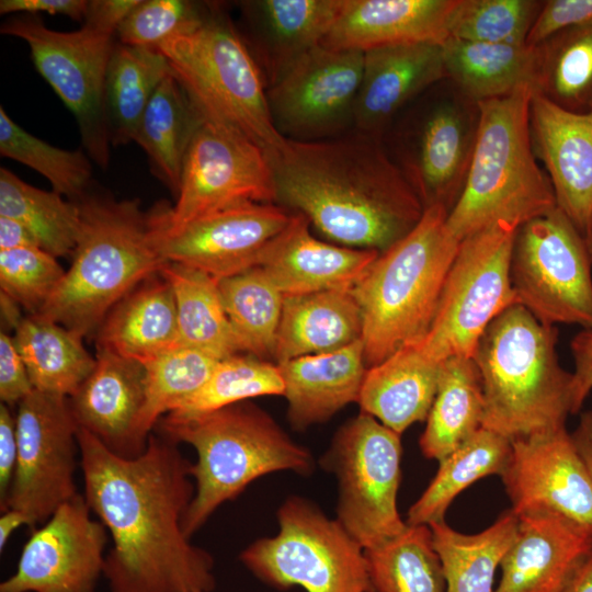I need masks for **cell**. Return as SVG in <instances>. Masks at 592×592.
Here are the masks:
<instances>
[{
	"mask_svg": "<svg viewBox=\"0 0 592 592\" xmlns=\"http://www.w3.org/2000/svg\"><path fill=\"white\" fill-rule=\"evenodd\" d=\"M83 497L110 532L103 574L112 592H212L214 560L182 530L194 496L191 463L178 444L150 434L124 457L79 428Z\"/></svg>",
	"mask_w": 592,
	"mask_h": 592,
	"instance_id": "6da1fadb",
	"label": "cell"
},
{
	"mask_svg": "<svg viewBox=\"0 0 592 592\" xmlns=\"http://www.w3.org/2000/svg\"><path fill=\"white\" fill-rule=\"evenodd\" d=\"M272 167L276 202L339 246L384 252L424 213L378 136L355 130L321 140L287 139Z\"/></svg>",
	"mask_w": 592,
	"mask_h": 592,
	"instance_id": "7a4b0ae2",
	"label": "cell"
},
{
	"mask_svg": "<svg viewBox=\"0 0 592 592\" xmlns=\"http://www.w3.org/2000/svg\"><path fill=\"white\" fill-rule=\"evenodd\" d=\"M81 231L72 262L36 314L82 337L98 330L111 309L167 261L139 201L89 192L78 202Z\"/></svg>",
	"mask_w": 592,
	"mask_h": 592,
	"instance_id": "3957f363",
	"label": "cell"
},
{
	"mask_svg": "<svg viewBox=\"0 0 592 592\" xmlns=\"http://www.w3.org/2000/svg\"><path fill=\"white\" fill-rule=\"evenodd\" d=\"M157 425L162 436L196 452V462L190 465L194 496L182 520L187 538L219 505L259 477L281 470L299 475L314 470L311 453L249 400L194 415L168 413Z\"/></svg>",
	"mask_w": 592,
	"mask_h": 592,
	"instance_id": "277c9868",
	"label": "cell"
},
{
	"mask_svg": "<svg viewBox=\"0 0 592 592\" xmlns=\"http://www.w3.org/2000/svg\"><path fill=\"white\" fill-rule=\"evenodd\" d=\"M558 331L514 304L496 317L473 356L482 383V428L513 441L556 431L572 413V373L556 353Z\"/></svg>",
	"mask_w": 592,
	"mask_h": 592,
	"instance_id": "5b68a950",
	"label": "cell"
},
{
	"mask_svg": "<svg viewBox=\"0 0 592 592\" xmlns=\"http://www.w3.org/2000/svg\"><path fill=\"white\" fill-rule=\"evenodd\" d=\"M447 214L443 206L425 208L415 227L380 252L353 286L367 367L428 333L460 243L446 226Z\"/></svg>",
	"mask_w": 592,
	"mask_h": 592,
	"instance_id": "8992f818",
	"label": "cell"
},
{
	"mask_svg": "<svg viewBox=\"0 0 592 592\" xmlns=\"http://www.w3.org/2000/svg\"><path fill=\"white\" fill-rule=\"evenodd\" d=\"M533 89L478 102L476 146L463 192L446 226L459 241L499 220L517 228L557 207L548 174L534 152L530 105Z\"/></svg>",
	"mask_w": 592,
	"mask_h": 592,
	"instance_id": "52a82bcc",
	"label": "cell"
},
{
	"mask_svg": "<svg viewBox=\"0 0 592 592\" xmlns=\"http://www.w3.org/2000/svg\"><path fill=\"white\" fill-rule=\"evenodd\" d=\"M158 49L202 114L243 134L271 163L281 156L287 138L271 116L263 73L225 12L213 4L202 24Z\"/></svg>",
	"mask_w": 592,
	"mask_h": 592,
	"instance_id": "ba28073f",
	"label": "cell"
},
{
	"mask_svg": "<svg viewBox=\"0 0 592 592\" xmlns=\"http://www.w3.org/2000/svg\"><path fill=\"white\" fill-rule=\"evenodd\" d=\"M278 533L250 544L241 562L277 588L307 592H373L364 548L337 519L291 497L277 510Z\"/></svg>",
	"mask_w": 592,
	"mask_h": 592,
	"instance_id": "9c48e42d",
	"label": "cell"
},
{
	"mask_svg": "<svg viewBox=\"0 0 592 592\" xmlns=\"http://www.w3.org/2000/svg\"><path fill=\"white\" fill-rule=\"evenodd\" d=\"M516 229L499 220L460 241L434 319L419 341L432 358L473 357L490 322L519 304L510 276Z\"/></svg>",
	"mask_w": 592,
	"mask_h": 592,
	"instance_id": "30bf717a",
	"label": "cell"
},
{
	"mask_svg": "<svg viewBox=\"0 0 592 592\" xmlns=\"http://www.w3.org/2000/svg\"><path fill=\"white\" fill-rule=\"evenodd\" d=\"M400 434L362 412L335 433L321 464L338 480L339 523L365 549L402 533L397 509Z\"/></svg>",
	"mask_w": 592,
	"mask_h": 592,
	"instance_id": "8fae6325",
	"label": "cell"
},
{
	"mask_svg": "<svg viewBox=\"0 0 592 592\" xmlns=\"http://www.w3.org/2000/svg\"><path fill=\"white\" fill-rule=\"evenodd\" d=\"M591 266L583 235L558 206L516 229L512 287L540 322L592 330Z\"/></svg>",
	"mask_w": 592,
	"mask_h": 592,
	"instance_id": "7c38bea8",
	"label": "cell"
},
{
	"mask_svg": "<svg viewBox=\"0 0 592 592\" xmlns=\"http://www.w3.org/2000/svg\"><path fill=\"white\" fill-rule=\"evenodd\" d=\"M275 201L274 171L266 153L240 132L200 112L177 202L172 207L157 206L150 215L158 227L177 229L230 206Z\"/></svg>",
	"mask_w": 592,
	"mask_h": 592,
	"instance_id": "4fadbf2b",
	"label": "cell"
},
{
	"mask_svg": "<svg viewBox=\"0 0 592 592\" xmlns=\"http://www.w3.org/2000/svg\"><path fill=\"white\" fill-rule=\"evenodd\" d=\"M1 33L29 45L35 68L73 114L88 156L106 168L112 145L104 92L115 34L87 23L72 32L55 31L34 14L10 19Z\"/></svg>",
	"mask_w": 592,
	"mask_h": 592,
	"instance_id": "5bb4252c",
	"label": "cell"
},
{
	"mask_svg": "<svg viewBox=\"0 0 592 592\" xmlns=\"http://www.w3.org/2000/svg\"><path fill=\"white\" fill-rule=\"evenodd\" d=\"M15 417L18 460L7 510L24 512L35 526L79 493V425L69 398L35 389L19 402Z\"/></svg>",
	"mask_w": 592,
	"mask_h": 592,
	"instance_id": "9a60e30c",
	"label": "cell"
},
{
	"mask_svg": "<svg viewBox=\"0 0 592 592\" xmlns=\"http://www.w3.org/2000/svg\"><path fill=\"white\" fill-rule=\"evenodd\" d=\"M479 119L478 103L445 80L407 129L397 166L424 209L439 205L449 212L456 204L468 175Z\"/></svg>",
	"mask_w": 592,
	"mask_h": 592,
	"instance_id": "2e32d148",
	"label": "cell"
},
{
	"mask_svg": "<svg viewBox=\"0 0 592 592\" xmlns=\"http://www.w3.org/2000/svg\"><path fill=\"white\" fill-rule=\"evenodd\" d=\"M364 53L319 45L293 62L271 86L267 102L287 139H328L350 122L362 80Z\"/></svg>",
	"mask_w": 592,
	"mask_h": 592,
	"instance_id": "e0dca14e",
	"label": "cell"
},
{
	"mask_svg": "<svg viewBox=\"0 0 592 592\" xmlns=\"http://www.w3.org/2000/svg\"><path fill=\"white\" fill-rule=\"evenodd\" d=\"M291 213L274 203H244L152 235L161 257L223 280L259 266L271 241L288 225Z\"/></svg>",
	"mask_w": 592,
	"mask_h": 592,
	"instance_id": "ac0fdd59",
	"label": "cell"
},
{
	"mask_svg": "<svg viewBox=\"0 0 592 592\" xmlns=\"http://www.w3.org/2000/svg\"><path fill=\"white\" fill-rule=\"evenodd\" d=\"M91 513L83 494L62 503L33 532L0 592H94L107 535Z\"/></svg>",
	"mask_w": 592,
	"mask_h": 592,
	"instance_id": "d6986e66",
	"label": "cell"
},
{
	"mask_svg": "<svg viewBox=\"0 0 592 592\" xmlns=\"http://www.w3.org/2000/svg\"><path fill=\"white\" fill-rule=\"evenodd\" d=\"M511 442L501 477L512 511L557 515L592 536V478L566 428Z\"/></svg>",
	"mask_w": 592,
	"mask_h": 592,
	"instance_id": "ffe728a7",
	"label": "cell"
},
{
	"mask_svg": "<svg viewBox=\"0 0 592 592\" xmlns=\"http://www.w3.org/2000/svg\"><path fill=\"white\" fill-rule=\"evenodd\" d=\"M530 128L557 206L583 235L592 214V111H566L533 93Z\"/></svg>",
	"mask_w": 592,
	"mask_h": 592,
	"instance_id": "44dd1931",
	"label": "cell"
},
{
	"mask_svg": "<svg viewBox=\"0 0 592 592\" xmlns=\"http://www.w3.org/2000/svg\"><path fill=\"white\" fill-rule=\"evenodd\" d=\"M145 365L96 349L95 365L69 398L79 428L124 457L140 455L146 446L136 426L145 401Z\"/></svg>",
	"mask_w": 592,
	"mask_h": 592,
	"instance_id": "7402d4cb",
	"label": "cell"
},
{
	"mask_svg": "<svg viewBox=\"0 0 592 592\" xmlns=\"http://www.w3.org/2000/svg\"><path fill=\"white\" fill-rule=\"evenodd\" d=\"M444 80L442 44H399L364 52L355 130L380 137L406 104Z\"/></svg>",
	"mask_w": 592,
	"mask_h": 592,
	"instance_id": "603a6c76",
	"label": "cell"
},
{
	"mask_svg": "<svg viewBox=\"0 0 592 592\" xmlns=\"http://www.w3.org/2000/svg\"><path fill=\"white\" fill-rule=\"evenodd\" d=\"M379 252L323 242L303 214L271 241L259 266L284 296L352 289Z\"/></svg>",
	"mask_w": 592,
	"mask_h": 592,
	"instance_id": "cb8c5ba5",
	"label": "cell"
},
{
	"mask_svg": "<svg viewBox=\"0 0 592 592\" xmlns=\"http://www.w3.org/2000/svg\"><path fill=\"white\" fill-rule=\"evenodd\" d=\"M592 550V536L553 514L519 516L494 592H560Z\"/></svg>",
	"mask_w": 592,
	"mask_h": 592,
	"instance_id": "d4e9b609",
	"label": "cell"
},
{
	"mask_svg": "<svg viewBox=\"0 0 592 592\" xmlns=\"http://www.w3.org/2000/svg\"><path fill=\"white\" fill-rule=\"evenodd\" d=\"M456 0H344L321 45L343 50L412 44H442Z\"/></svg>",
	"mask_w": 592,
	"mask_h": 592,
	"instance_id": "484cf974",
	"label": "cell"
},
{
	"mask_svg": "<svg viewBox=\"0 0 592 592\" xmlns=\"http://www.w3.org/2000/svg\"><path fill=\"white\" fill-rule=\"evenodd\" d=\"M344 0H251L240 2L252 38L250 50L266 88L299 57L321 45Z\"/></svg>",
	"mask_w": 592,
	"mask_h": 592,
	"instance_id": "4316f807",
	"label": "cell"
},
{
	"mask_svg": "<svg viewBox=\"0 0 592 592\" xmlns=\"http://www.w3.org/2000/svg\"><path fill=\"white\" fill-rule=\"evenodd\" d=\"M277 366L288 403L287 417L296 430L325 422L346 405L357 402L368 368L362 340Z\"/></svg>",
	"mask_w": 592,
	"mask_h": 592,
	"instance_id": "83f0119b",
	"label": "cell"
},
{
	"mask_svg": "<svg viewBox=\"0 0 592 592\" xmlns=\"http://www.w3.org/2000/svg\"><path fill=\"white\" fill-rule=\"evenodd\" d=\"M178 346L175 298L160 273L122 298L96 331V349L144 365Z\"/></svg>",
	"mask_w": 592,
	"mask_h": 592,
	"instance_id": "f1b7e54d",
	"label": "cell"
},
{
	"mask_svg": "<svg viewBox=\"0 0 592 592\" xmlns=\"http://www.w3.org/2000/svg\"><path fill=\"white\" fill-rule=\"evenodd\" d=\"M442 364L419 342L400 348L367 368L357 401L362 412L399 434L414 422L426 420Z\"/></svg>",
	"mask_w": 592,
	"mask_h": 592,
	"instance_id": "f546056e",
	"label": "cell"
},
{
	"mask_svg": "<svg viewBox=\"0 0 592 592\" xmlns=\"http://www.w3.org/2000/svg\"><path fill=\"white\" fill-rule=\"evenodd\" d=\"M362 340V316L352 289L284 296L275 364L323 354Z\"/></svg>",
	"mask_w": 592,
	"mask_h": 592,
	"instance_id": "4dcf8cb0",
	"label": "cell"
},
{
	"mask_svg": "<svg viewBox=\"0 0 592 592\" xmlns=\"http://www.w3.org/2000/svg\"><path fill=\"white\" fill-rule=\"evenodd\" d=\"M446 78L475 102L535 89L536 49L447 37L442 43Z\"/></svg>",
	"mask_w": 592,
	"mask_h": 592,
	"instance_id": "1f68e13d",
	"label": "cell"
},
{
	"mask_svg": "<svg viewBox=\"0 0 592 592\" xmlns=\"http://www.w3.org/2000/svg\"><path fill=\"white\" fill-rule=\"evenodd\" d=\"M485 398L473 357L453 356L442 364L439 386L419 444L423 455L441 460L482 428Z\"/></svg>",
	"mask_w": 592,
	"mask_h": 592,
	"instance_id": "d6a6232c",
	"label": "cell"
},
{
	"mask_svg": "<svg viewBox=\"0 0 592 592\" xmlns=\"http://www.w3.org/2000/svg\"><path fill=\"white\" fill-rule=\"evenodd\" d=\"M12 338L35 390L70 398L94 368L81 334L37 315L23 318Z\"/></svg>",
	"mask_w": 592,
	"mask_h": 592,
	"instance_id": "836d02e7",
	"label": "cell"
},
{
	"mask_svg": "<svg viewBox=\"0 0 592 592\" xmlns=\"http://www.w3.org/2000/svg\"><path fill=\"white\" fill-rule=\"evenodd\" d=\"M159 273L174 294L180 346L198 350L216 360L243 353L226 314L218 280L171 262Z\"/></svg>",
	"mask_w": 592,
	"mask_h": 592,
	"instance_id": "e575fe53",
	"label": "cell"
},
{
	"mask_svg": "<svg viewBox=\"0 0 592 592\" xmlns=\"http://www.w3.org/2000/svg\"><path fill=\"white\" fill-rule=\"evenodd\" d=\"M198 119L197 107L171 71L155 91L134 136L152 172L175 195Z\"/></svg>",
	"mask_w": 592,
	"mask_h": 592,
	"instance_id": "d590c367",
	"label": "cell"
},
{
	"mask_svg": "<svg viewBox=\"0 0 592 592\" xmlns=\"http://www.w3.org/2000/svg\"><path fill=\"white\" fill-rule=\"evenodd\" d=\"M519 516L505 511L485 531L463 534L445 521L429 524L440 557L445 592H492L493 577L517 531Z\"/></svg>",
	"mask_w": 592,
	"mask_h": 592,
	"instance_id": "8d00e7d4",
	"label": "cell"
},
{
	"mask_svg": "<svg viewBox=\"0 0 592 592\" xmlns=\"http://www.w3.org/2000/svg\"><path fill=\"white\" fill-rule=\"evenodd\" d=\"M170 72V64L158 48L114 45L104 92L112 146L134 141L150 99Z\"/></svg>",
	"mask_w": 592,
	"mask_h": 592,
	"instance_id": "74e56055",
	"label": "cell"
},
{
	"mask_svg": "<svg viewBox=\"0 0 592 592\" xmlns=\"http://www.w3.org/2000/svg\"><path fill=\"white\" fill-rule=\"evenodd\" d=\"M512 442L486 428L439 460L436 475L409 508L408 525L444 521L452 501L469 485L489 475H502L511 457Z\"/></svg>",
	"mask_w": 592,
	"mask_h": 592,
	"instance_id": "f35d334b",
	"label": "cell"
},
{
	"mask_svg": "<svg viewBox=\"0 0 592 592\" xmlns=\"http://www.w3.org/2000/svg\"><path fill=\"white\" fill-rule=\"evenodd\" d=\"M534 47V93L569 112H591L592 23L561 31Z\"/></svg>",
	"mask_w": 592,
	"mask_h": 592,
	"instance_id": "ab89813d",
	"label": "cell"
},
{
	"mask_svg": "<svg viewBox=\"0 0 592 592\" xmlns=\"http://www.w3.org/2000/svg\"><path fill=\"white\" fill-rule=\"evenodd\" d=\"M0 216L22 223L56 258L72 255L81 231L78 203L35 187L7 168L0 169Z\"/></svg>",
	"mask_w": 592,
	"mask_h": 592,
	"instance_id": "60d3db41",
	"label": "cell"
},
{
	"mask_svg": "<svg viewBox=\"0 0 592 592\" xmlns=\"http://www.w3.org/2000/svg\"><path fill=\"white\" fill-rule=\"evenodd\" d=\"M226 314L242 352L274 360L284 295L260 267L218 281Z\"/></svg>",
	"mask_w": 592,
	"mask_h": 592,
	"instance_id": "b9f144b4",
	"label": "cell"
},
{
	"mask_svg": "<svg viewBox=\"0 0 592 592\" xmlns=\"http://www.w3.org/2000/svg\"><path fill=\"white\" fill-rule=\"evenodd\" d=\"M374 592H445L429 525H408L396 537L365 549Z\"/></svg>",
	"mask_w": 592,
	"mask_h": 592,
	"instance_id": "7bdbcfd3",
	"label": "cell"
},
{
	"mask_svg": "<svg viewBox=\"0 0 592 592\" xmlns=\"http://www.w3.org/2000/svg\"><path fill=\"white\" fill-rule=\"evenodd\" d=\"M220 360L198 350L178 346L145 365V401L136 434L147 446L151 430L166 415L193 397Z\"/></svg>",
	"mask_w": 592,
	"mask_h": 592,
	"instance_id": "ee69618b",
	"label": "cell"
},
{
	"mask_svg": "<svg viewBox=\"0 0 592 592\" xmlns=\"http://www.w3.org/2000/svg\"><path fill=\"white\" fill-rule=\"evenodd\" d=\"M0 153L23 163L52 184L55 192L78 203L91 186L92 166L81 150H65L27 133L0 107Z\"/></svg>",
	"mask_w": 592,
	"mask_h": 592,
	"instance_id": "f6af8a7d",
	"label": "cell"
},
{
	"mask_svg": "<svg viewBox=\"0 0 592 592\" xmlns=\"http://www.w3.org/2000/svg\"><path fill=\"white\" fill-rule=\"evenodd\" d=\"M283 392L284 382L276 364L238 354L220 360L206 384L170 413L194 415L254 397Z\"/></svg>",
	"mask_w": 592,
	"mask_h": 592,
	"instance_id": "bcb514c9",
	"label": "cell"
},
{
	"mask_svg": "<svg viewBox=\"0 0 592 592\" xmlns=\"http://www.w3.org/2000/svg\"><path fill=\"white\" fill-rule=\"evenodd\" d=\"M542 5L543 1L536 0H456L448 20V37L526 45Z\"/></svg>",
	"mask_w": 592,
	"mask_h": 592,
	"instance_id": "7dc6e473",
	"label": "cell"
},
{
	"mask_svg": "<svg viewBox=\"0 0 592 592\" xmlns=\"http://www.w3.org/2000/svg\"><path fill=\"white\" fill-rule=\"evenodd\" d=\"M213 4L189 0H139L119 24V43L158 48L172 36L190 32L206 19Z\"/></svg>",
	"mask_w": 592,
	"mask_h": 592,
	"instance_id": "c3c4849f",
	"label": "cell"
},
{
	"mask_svg": "<svg viewBox=\"0 0 592 592\" xmlns=\"http://www.w3.org/2000/svg\"><path fill=\"white\" fill-rule=\"evenodd\" d=\"M66 271L41 248L0 250L1 293L36 315L50 298Z\"/></svg>",
	"mask_w": 592,
	"mask_h": 592,
	"instance_id": "681fc988",
	"label": "cell"
},
{
	"mask_svg": "<svg viewBox=\"0 0 592 592\" xmlns=\"http://www.w3.org/2000/svg\"><path fill=\"white\" fill-rule=\"evenodd\" d=\"M592 23V0L543 1L526 38L527 46H536L550 36Z\"/></svg>",
	"mask_w": 592,
	"mask_h": 592,
	"instance_id": "f907efd6",
	"label": "cell"
},
{
	"mask_svg": "<svg viewBox=\"0 0 592 592\" xmlns=\"http://www.w3.org/2000/svg\"><path fill=\"white\" fill-rule=\"evenodd\" d=\"M33 390L26 366L13 338L0 333V399L9 407L19 405Z\"/></svg>",
	"mask_w": 592,
	"mask_h": 592,
	"instance_id": "816d5d0a",
	"label": "cell"
},
{
	"mask_svg": "<svg viewBox=\"0 0 592 592\" xmlns=\"http://www.w3.org/2000/svg\"><path fill=\"white\" fill-rule=\"evenodd\" d=\"M18 460L16 417L11 407L0 405V508L7 510Z\"/></svg>",
	"mask_w": 592,
	"mask_h": 592,
	"instance_id": "f5cc1de1",
	"label": "cell"
},
{
	"mask_svg": "<svg viewBox=\"0 0 592 592\" xmlns=\"http://www.w3.org/2000/svg\"><path fill=\"white\" fill-rule=\"evenodd\" d=\"M574 361L571 398L572 413H577L592 390V330H581L570 342Z\"/></svg>",
	"mask_w": 592,
	"mask_h": 592,
	"instance_id": "db71d44e",
	"label": "cell"
},
{
	"mask_svg": "<svg viewBox=\"0 0 592 592\" xmlns=\"http://www.w3.org/2000/svg\"><path fill=\"white\" fill-rule=\"evenodd\" d=\"M88 8L86 0H1L0 13L37 14L45 12L83 21Z\"/></svg>",
	"mask_w": 592,
	"mask_h": 592,
	"instance_id": "11a10c76",
	"label": "cell"
},
{
	"mask_svg": "<svg viewBox=\"0 0 592 592\" xmlns=\"http://www.w3.org/2000/svg\"><path fill=\"white\" fill-rule=\"evenodd\" d=\"M139 0H92L88 1L83 23L116 34L123 20Z\"/></svg>",
	"mask_w": 592,
	"mask_h": 592,
	"instance_id": "9f6ffc18",
	"label": "cell"
},
{
	"mask_svg": "<svg viewBox=\"0 0 592 592\" xmlns=\"http://www.w3.org/2000/svg\"><path fill=\"white\" fill-rule=\"evenodd\" d=\"M19 248H41V246L34 234L22 223L0 216V250Z\"/></svg>",
	"mask_w": 592,
	"mask_h": 592,
	"instance_id": "6f0895ef",
	"label": "cell"
},
{
	"mask_svg": "<svg viewBox=\"0 0 592 592\" xmlns=\"http://www.w3.org/2000/svg\"><path fill=\"white\" fill-rule=\"evenodd\" d=\"M571 437L592 478V411L581 414L579 424Z\"/></svg>",
	"mask_w": 592,
	"mask_h": 592,
	"instance_id": "680465c9",
	"label": "cell"
},
{
	"mask_svg": "<svg viewBox=\"0 0 592 592\" xmlns=\"http://www.w3.org/2000/svg\"><path fill=\"white\" fill-rule=\"evenodd\" d=\"M560 592H592V550L579 563Z\"/></svg>",
	"mask_w": 592,
	"mask_h": 592,
	"instance_id": "91938a15",
	"label": "cell"
},
{
	"mask_svg": "<svg viewBox=\"0 0 592 592\" xmlns=\"http://www.w3.org/2000/svg\"><path fill=\"white\" fill-rule=\"evenodd\" d=\"M34 527L31 519L22 511L8 509L0 517V550L5 547L12 533L20 526Z\"/></svg>",
	"mask_w": 592,
	"mask_h": 592,
	"instance_id": "94428289",
	"label": "cell"
},
{
	"mask_svg": "<svg viewBox=\"0 0 592 592\" xmlns=\"http://www.w3.org/2000/svg\"><path fill=\"white\" fill-rule=\"evenodd\" d=\"M583 239H584V242H585V247H587L589 257H590L591 262H592V214H591L590 220H589V223L587 225V228H585V230L583 232Z\"/></svg>",
	"mask_w": 592,
	"mask_h": 592,
	"instance_id": "6125c7cd",
	"label": "cell"
},
{
	"mask_svg": "<svg viewBox=\"0 0 592 592\" xmlns=\"http://www.w3.org/2000/svg\"><path fill=\"white\" fill-rule=\"evenodd\" d=\"M374 592V591H373Z\"/></svg>",
	"mask_w": 592,
	"mask_h": 592,
	"instance_id": "be15d7a7",
	"label": "cell"
}]
</instances>
